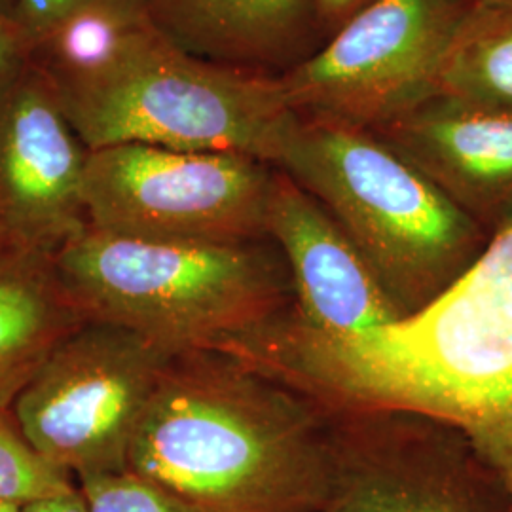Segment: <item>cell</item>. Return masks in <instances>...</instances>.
Returning a JSON list of instances; mask_svg holds the SVG:
<instances>
[{"label": "cell", "instance_id": "5", "mask_svg": "<svg viewBox=\"0 0 512 512\" xmlns=\"http://www.w3.org/2000/svg\"><path fill=\"white\" fill-rule=\"evenodd\" d=\"M275 167L327 209L401 319L446 293L492 238L366 129L300 118Z\"/></svg>", "mask_w": 512, "mask_h": 512}, {"label": "cell", "instance_id": "14", "mask_svg": "<svg viewBox=\"0 0 512 512\" xmlns=\"http://www.w3.org/2000/svg\"><path fill=\"white\" fill-rule=\"evenodd\" d=\"M84 321L55 256L0 239V410H10L52 349Z\"/></svg>", "mask_w": 512, "mask_h": 512}, {"label": "cell", "instance_id": "10", "mask_svg": "<svg viewBox=\"0 0 512 512\" xmlns=\"http://www.w3.org/2000/svg\"><path fill=\"white\" fill-rule=\"evenodd\" d=\"M90 150L52 84L16 76L0 88V239L42 255L88 230Z\"/></svg>", "mask_w": 512, "mask_h": 512}, {"label": "cell", "instance_id": "6", "mask_svg": "<svg viewBox=\"0 0 512 512\" xmlns=\"http://www.w3.org/2000/svg\"><path fill=\"white\" fill-rule=\"evenodd\" d=\"M277 167L243 154L148 145L90 150V228L124 238L253 243L268 238Z\"/></svg>", "mask_w": 512, "mask_h": 512}, {"label": "cell", "instance_id": "2", "mask_svg": "<svg viewBox=\"0 0 512 512\" xmlns=\"http://www.w3.org/2000/svg\"><path fill=\"white\" fill-rule=\"evenodd\" d=\"M128 469L203 512H321L332 412L234 355L181 353L139 421Z\"/></svg>", "mask_w": 512, "mask_h": 512}, {"label": "cell", "instance_id": "21", "mask_svg": "<svg viewBox=\"0 0 512 512\" xmlns=\"http://www.w3.org/2000/svg\"><path fill=\"white\" fill-rule=\"evenodd\" d=\"M21 40L16 25L0 14V88L19 74Z\"/></svg>", "mask_w": 512, "mask_h": 512}, {"label": "cell", "instance_id": "20", "mask_svg": "<svg viewBox=\"0 0 512 512\" xmlns=\"http://www.w3.org/2000/svg\"><path fill=\"white\" fill-rule=\"evenodd\" d=\"M310 2L321 23V29L329 40L342 25H346L349 19L353 18L357 12H361L372 0H310Z\"/></svg>", "mask_w": 512, "mask_h": 512}, {"label": "cell", "instance_id": "19", "mask_svg": "<svg viewBox=\"0 0 512 512\" xmlns=\"http://www.w3.org/2000/svg\"><path fill=\"white\" fill-rule=\"evenodd\" d=\"M150 0H14L12 21L25 42L40 44L61 25L88 10H116L148 16Z\"/></svg>", "mask_w": 512, "mask_h": 512}, {"label": "cell", "instance_id": "17", "mask_svg": "<svg viewBox=\"0 0 512 512\" xmlns=\"http://www.w3.org/2000/svg\"><path fill=\"white\" fill-rule=\"evenodd\" d=\"M73 486L74 476L38 452L10 410H0V501L23 507Z\"/></svg>", "mask_w": 512, "mask_h": 512}, {"label": "cell", "instance_id": "7", "mask_svg": "<svg viewBox=\"0 0 512 512\" xmlns=\"http://www.w3.org/2000/svg\"><path fill=\"white\" fill-rule=\"evenodd\" d=\"M173 357L133 330L84 319L10 412L38 452L74 480L126 471L131 440Z\"/></svg>", "mask_w": 512, "mask_h": 512}, {"label": "cell", "instance_id": "11", "mask_svg": "<svg viewBox=\"0 0 512 512\" xmlns=\"http://www.w3.org/2000/svg\"><path fill=\"white\" fill-rule=\"evenodd\" d=\"M372 133L488 234L512 219V110L435 93Z\"/></svg>", "mask_w": 512, "mask_h": 512}, {"label": "cell", "instance_id": "24", "mask_svg": "<svg viewBox=\"0 0 512 512\" xmlns=\"http://www.w3.org/2000/svg\"><path fill=\"white\" fill-rule=\"evenodd\" d=\"M0 512H21L19 505H10V503H2L0 501Z\"/></svg>", "mask_w": 512, "mask_h": 512}, {"label": "cell", "instance_id": "15", "mask_svg": "<svg viewBox=\"0 0 512 512\" xmlns=\"http://www.w3.org/2000/svg\"><path fill=\"white\" fill-rule=\"evenodd\" d=\"M439 93L512 110V0H473L442 63Z\"/></svg>", "mask_w": 512, "mask_h": 512}, {"label": "cell", "instance_id": "3", "mask_svg": "<svg viewBox=\"0 0 512 512\" xmlns=\"http://www.w3.org/2000/svg\"><path fill=\"white\" fill-rule=\"evenodd\" d=\"M55 266L84 319L133 330L169 355L222 351L293 311L291 275L272 239L152 241L88 226Z\"/></svg>", "mask_w": 512, "mask_h": 512}, {"label": "cell", "instance_id": "13", "mask_svg": "<svg viewBox=\"0 0 512 512\" xmlns=\"http://www.w3.org/2000/svg\"><path fill=\"white\" fill-rule=\"evenodd\" d=\"M148 19L188 54L272 76L327 42L310 0H150Z\"/></svg>", "mask_w": 512, "mask_h": 512}, {"label": "cell", "instance_id": "8", "mask_svg": "<svg viewBox=\"0 0 512 512\" xmlns=\"http://www.w3.org/2000/svg\"><path fill=\"white\" fill-rule=\"evenodd\" d=\"M473 0H372L304 63L279 76L306 122L384 126L439 93L442 63Z\"/></svg>", "mask_w": 512, "mask_h": 512}, {"label": "cell", "instance_id": "18", "mask_svg": "<svg viewBox=\"0 0 512 512\" xmlns=\"http://www.w3.org/2000/svg\"><path fill=\"white\" fill-rule=\"evenodd\" d=\"M90 512H203L133 471L76 478Z\"/></svg>", "mask_w": 512, "mask_h": 512}, {"label": "cell", "instance_id": "23", "mask_svg": "<svg viewBox=\"0 0 512 512\" xmlns=\"http://www.w3.org/2000/svg\"><path fill=\"white\" fill-rule=\"evenodd\" d=\"M0 14L12 21V16H14V0H0Z\"/></svg>", "mask_w": 512, "mask_h": 512}, {"label": "cell", "instance_id": "16", "mask_svg": "<svg viewBox=\"0 0 512 512\" xmlns=\"http://www.w3.org/2000/svg\"><path fill=\"white\" fill-rule=\"evenodd\" d=\"M148 16L88 10L65 19L40 42L52 59L54 80H76L107 69L145 25Z\"/></svg>", "mask_w": 512, "mask_h": 512}, {"label": "cell", "instance_id": "12", "mask_svg": "<svg viewBox=\"0 0 512 512\" xmlns=\"http://www.w3.org/2000/svg\"><path fill=\"white\" fill-rule=\"evenodd\" d=\"M268 238L291 275L296 327L323 338H349L401 319L346 232L279 169Z\"/></svg>", "mask_w": 512, "mask_h": 512}, {"label": "cell", "instance_id": "9", "mask_svg": "<svg viewBox=\"0 0 512 512\" xmlns=\"http://www.w3.org/2000/svg\"><path fill=\"white\" fill-rule=\"evenodd\" d=\"M330 412L321 512H512L505 484L458 429L389 408Z\"/></svg>", "mask_w": 512, "mask_h": 512}, {"label": "cell", "instance_id": "4", "mask_svg": "<svg viewBox=\"0 0 512 512\" xmlns=\"http://www.w3.org/2000/svg\"><path fill=\"white\" fill-rule=\"evenodd\" d=\"M52 88L88 150L148 145L277 165L300 124L279 76L188 54L150 21L107 69Z\"/></svg>", "mask_w": 512, "mask_h": 512}, {"label": "cell", "instance_id": "1", "mask_svg": "<svg viewBox=\"0 0 512 512\" xmlns=\"http://www.w3.org/2000/svg\"><path fill=\"white\" fill-rule=\"evenodd\" d=\"M247 361L332 410H404L458 429L512 503V219L423 310L349 338L315 336L287 317Z\"/></svg>", "mask_w": 512, "mask_h": 512}, {"label": "cell", "instance_id": "22", "mask_svg": "<svg viewBox=\"0 0 512 512\" xmlns=\"http://www.w3.org/2000/svg\"><path fill=\"white\" fill-rule=\"evenodd\" d=\"M21 512H90V507L86 503V497L76 484L67 492L23 505Z\"/></svg>", "mask_w": 512, "mask_h": 512}]
</instances>
